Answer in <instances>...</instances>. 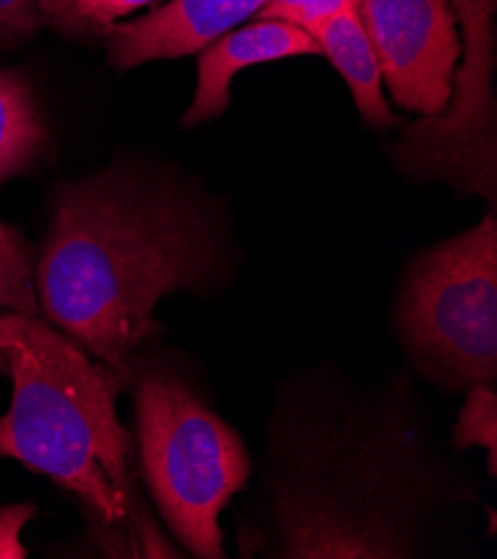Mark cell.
<instances>
[{"label":"cell","mask_w":497,"mask_h":559,"mask_svg":"<svg viewBox=\"0 0 497 559\" xmlns=\"http://www.w3.org/2000/svg\"><path fill=\"white\" fill-rule=\"evenodd\" d=\"M214 257L184 197L126 165L59 183L36 261L45 319L128 383L161 297L201 288Z\"/></svg>","instance_id":"1"},{"label":"cell","mask_w":497,"mask_h":559,"mask_svg":"<svg viewBox=\"0 0 497 559\" xmlns=\"http://www.w3.org/2000/svg\"><path fill=\"white\" fill-rule=\"evenodd\" d=\"M0 355L14 383L0 457L61 486L100 533L128 535L147 557H177L143 520L132 439L117 415L123 381L59 328L19 312H0Z\"/></svg>","instance_id":"2"},{"label":"cell","mask_w":497,"mask_h":559,"mask_svg":"<svg viewBox=\"0 0 497 559\" xmlns=\"http://www.w3.org/2000/svg\"><path fill=\"white\" fill-rule=\"evenodd\" d=\"M284 455L268 497L274 557H415L426 486L413 430L395 417L359 432L301 428Z\"/></svg>","instance_id":"3"},{"label":"cell","mask_w":497,"mask_h":559,"mask_svg":"<svg viewBox=\"0 0 497 559\" xmlns=\"http://www.w3.org/2000/svg\"><path fill=\"white\" fill-rule=\"evenodd\" d=\"M128 383L141 468L165 524L190 555L226 557L218 515L250 477L239 432L163 364L134 359Z\"/></svg>","instance_id":"4"},{"label":"cell","mask_w":497,"mask_h":559,"mask_svg":"<svg viewBox=\"0 0 497 559\" xmlns=\"http://www.w3.org/2000/svg\"><path fill=\"white\" fill-rule=\"evenodd\" d=\"M398 330L413 364L462 390L497 377V221L422 252L406 270Z\"/></svg>","instance_id":"5"},{"label":"cell","mask_w":497,"mask_h":559,"mask_svg":"<svg viewBox=\"0 0 497 559\" xmlns=\"http://www.w3.org/2000/svg\"><path fill=\"white\" fill-rule=\"evenodd\" d=\"M353 10L395 103L439 117L462 56L451 0H353Z\"/></svg>","instance_id":"6"},{"label":"cell","mask_w":497,"mask_h":559,"mask_svg":"<svg viewBox=\"0 0 497 559\" xmlns=\"http://www.w3.org/2000/svg\"><path fill=\"white\" fill-rule=\"evenodd\" d=\"M263 5L265 0H170L147 16L115 23L105 32L109 63L117 70H132L150 61L197 53Z\"/></svg>","instance_id":"7"},{"label":"cell","mask_w":497,"mask_h":559,"mask_svg":"<svg viewBox=\"0 0 497 559\" xmlns=\"http://www.w3.org/2000/svg\"><path fill=\"white\" fill-rule=\"evenodd\" d=\"M197 53L199 81L194 100L181 121L184 128H194L224 115L230 105V81L244 68L288 59V56H317L321 49L297 25L286 21H257L239 32L218 36Z\"/></svg>","instance_id":"8"},{"label":"cell","mask_w":497,"mask_h":559,"mask_svg":"<svg viewBox=\"0 0 497 559\" xmlns=\"http://www.w3.org/2000/svg\"><path fill=\"white\" fill-rule=\"evenodd\" d=\"M306 32L348 83L364 121L375 128L400 126V119L393 115L389 103L383 100L375 51L353 5L306 27Z\"/></svg>","instance_id":"9"},{"label":"cell","mask_w":497,"mask_h":559,"mask_svg":"<svg viewBox=\"0 0 497 559\" xmlns=\"http://www.w3.org/2000/svg\"><path fill=\"white\" fill-rule=\"evenodd\" d=\"M47 147V126L27 76L0 70V188L34 170Z\"/></svg>","instance_id":"10"},{"label":"cell","mask_w":497,"mask_h":559,"mask_svg":"<svg viewBox=\"0 0 497 559\" xmlns=\"http://www.w3.org/2000/svg\"><path fill=\"white\" fill-rule=\"evenodd\" d=\"M156 0H38V12L51 29L70 40H98L119 19Z\"/></svg>","instance_id":"11"},{"label":"cell","mask_w":497,"mask_h":559,"mask_svg":"<svg viewBox=\"0 0 497 559\" xmlns=\"http://www.w3.org/2000/svg\"><path fill=\"white\" fill-rule=\"evenodd\" d=\"M0 312L40 314L34 252L23 233L3 221H0Z\"/></svg>","instance_id":"12"},{"label":"cell","mask_w":497,"mask_h":559,"mask_svg":"<svg viewBox=\"0 0 497 559\" xmlns=\"http://www.w3.org/2000/svg\"><path fill=\"white\" fill-rule=\"evenodd\" d=\"M480 445L488 453V473L497 471V395L490 383L469 385L466 402L453 432V449L464 451Z\"/></svg>","instance_id":"13"},{"label":"cell","mask_w":497,"mask_h":559,"mask_svg":"<svg viewBox=\"0 0 497 559\" xmlns=\"http://www.w3.org/2000/svg\"><path fill=\"white\" fill-rule=\"evenodd\" d=\"M353 0H265L255 14L259 21H286L301 29L351 8Z\"/></svg>","instance_id":"14"},{"label":"cell","mask_w":497,"mask_h":559,"mask_svg":"<svg viewBox=\"0 0 497 559\" xmlns=\"http://www.w3.org/2000/svg\"><path fill=\"white\" fill-rule=\"evenodd\" d=\"M40 27L38 0H0V51L32 38Z\"/></svg>","instance_id":"15"},{"label":"cell","mask_w":497,"mask_h":559,"mask_svg":"<svg viewBox=\"0 0 497 559\" xmlns=\"http://www.w3.org/2000/svg\"><path fill=\"white\" fill-rule=\"evenodd\" d=\"M0 372H5L8 374V361H5V357L0 355Z\"/></svg>","instance_id":"16"}]
</instances>
